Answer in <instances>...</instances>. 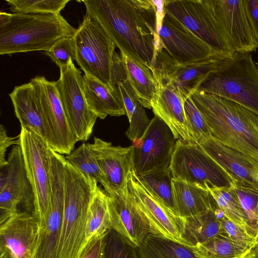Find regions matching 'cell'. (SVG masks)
<instances>
[{
	"label": "cell",
	"instance_id": "1",
	"mask_svg": "<svg viewBox=\"0 0 258 258\" xmlns=\"http://www.w3.org/2000/svg\"><path fill=\"white\" fill-rule=\"evenodd\" d=\"M86 15L102 27L116 47L152 72L161 44L158 31L161 1L84 0Z\"/></svg>",
	"mask_w": 258,
	"mask_h": 258
},
{
	"label": "cell",
	"instance_id": "2",
	"mask_svg": "<svg viewBox=\"0 0 258 258\" xmlns=\"http://www.w3.org/2000/svg\"><path fill=\"white\" fill-rule=\"evenodd\" d=\"M191 98L213 137L258 160L257 114L236 102L199 90Z\"/></svg>",
	"mask_w": 258,
	"mask_h": 258
},
{
	"label": "cell",
	"instance_id": "3",
	"mask_svg": "<svg viewBox=\"0 0 258 258\" xmlns=\"http://www.w3.org/2000/svg\"><path fill=\"white\" fill-rule=\"evenodd\" d=\"M77 29L59 14L0 13V54L48 51Z\"/></svg>",
	"mask_w": 258,
	"mask_h": 258
},
{
	"label": "cell",
	"instance_id": "4",
	"mask_svg": "<svg viewBox=\"0 0 258 258\" xmlns=\"http://www.w3.org/2000/svg\"><path fill=\"white\" fill-rule=\"evenodd\" d=\"M197 90L236 102L258 115V68L251 53L235 52L224 59Z\"/></svg>",
	"mask_w": 258,
	"mask_h": 258
},
{
	"label": "cell",
	"instance_id": "5",
	"mask_svg": "<svg viewBox=\"0 0 258 258\" xmlns=\"http://www.w3.org/2000/svg\"><path fill=\"white\" fill-rule=\"evenodd\" d=\"M95 182H89L66 160L63 220L56 258H78L86 245L87 213Z\"/></svg>",
	"mask_w": 258,
	"mask_h": 258
},
{
	"label": "cell",
	"instance_id": "6",
	"mask_svg": "<svg viewBox=\"0 0 258 258\" xmlns=\"http://www.w3.org/2000/svg\"><path fill=\"white\" fill-rule=\"evenodd\" d=\"M75 60L85 75L111 85L114 42L101 25L86 14L73 36Z\"/></svg>",
	"mask_w": 258,
	"mask_h": 258
},
{
	"label": "cell",
	"instance_id": "7",
	"mask_svg": "<svg viewBox=\"0 0 258 258\" xmlns=\"http://www.w3.org/2000/svg\"><path fill=\"white\" fill-rule=\"evenodd\" d=\"M170 170L174 179L206 189L230 187L234 179L197 144L177 140Z\"/></svg>",
	"mask_w": 258,
	"mask_h": 258
},
{
	"label": "cell",
	"instance_id": "8",
	"mask_svg": "<svg viewBox=\"0 0 258 258\" xmlns=\"http://www.w3.org/2000/svg\"><path fill=\"white\" fill-rule=\"evenodd\" d=\"M26 170L34 195V216L44 225L50 196L49 145L31 130L21 127L18 136Z\"/></svg>",
	"mask_w": 258,
	"mask_h": 258
},
{
	"label": "cell",
	"instance_id": "9",
	"mask_svg": "<svg viewBox=\"0 0 258 258\" xmlns=\"http://www.w3.org/2000/svg\"><path fill=\"white\" fill-rule=\"evenodd\" d=\"M176 140L166 123L155 115L143 135L132 141L133 167L136 175L169 169Z\"/></svg>",
	"mask_w": 258,
	"mask_h": 258
},
{
	"label": "cell",
	"instance_id": "10",
	"mask_svg": "<svg viewBox=\"0 0 258 258\" xmlns=\"http://www.w3.org/2000/svg\"><path fill=\"white\" fill-rule=\"evenodd\" d=\"M34 201L21 147L15 145L0 167V225L20 212L19 206L34 214Z\"/></svg>",
	"mask_w": 258,
	"mask_h": 258
},
{
	"label": "cell",
	"instance_id": "11",
	"mask_svg": "<svg viewBox=\"0 0 258 258\" xmlns=\"http://www.w3.org/2000/svg\"><path fill=\"white\" fill-rule=\"evenodd\" d=\"M56 85L65 115L78 141L91 136L97 116L90 109L83 89V76L70 59L67 67L60 70Z\"/></svg>",
	"mask_w": 258,
	"mask_h": 258
},
{
	"label": "cell",
	"instance_id": "12",
	"mask_svg": "<svg viewBox=\"0 0 258 258\" xmlns=\"http://www.w3.org/2000/svg\"><path fill=\"white\" fill-rule=\"evenodd\" d=\"M163 2L165 12L182 23L216 53L228 56L235 53L217 23L209 0Z\"/></svg>",
	"mask_w": 258,
	"mask_h": 258
},
{
	"label": "cell",
	"instance_id": "13",
	"mask_svg": "<svg viewBox=\"0 0 258 258\" xmlns=\"http://www.w3.org/2000/svg\"><path fill=\"white\" fill-rule=\"evenodd\" d=\"M35 87L47 131L49 146L55 152L69 155L78 142L63 111L56 81L37 76L30 80Z\"/></svg>",
	"mask_w": 258,
	"mask_h": 258
},
{
	"label": "cell",
	"instance_id": "14",
	"mask_svg": "<svg viewBox=\"0 0 258 258\" xmlns=\"http://www.w3.org/2000/svg\"><path fill=\"white\" fill-rule=\"evenodd\" d=\"M158 31L162 47L177 63L193 62L219 54L165 12L163 4L160 5L158 11Z\"/></svg>",
	"mask_w": 258,
	"mask_h": 258
},
{
	"label": "cell",
	"instance_id": "15",
	"mask_svg": "<svg viewBox=\"0 0 258 258\" xmlns=\"http://www.w3.org/2000/svg\"><path fill=\"white\" fill-rule=\"evenodd\" d=\"M66 160L60 156L50 159V196L44 225L39 227L34 258H56L61 233L64 199Z\"/></svg>",
	"mask_w": 258,
	"mask_h": 258
},
{
	"label": "cell",
	"instance_id": "16",
	"mask_svg": "<svg viewBox=\"0 0 258 258\" xmlns=\"http://www.w3.org/2000/svg\"><path fill=\"white\" fill-rule=\"evenodd\" d=\"M128 186L147 222L150 234L185 246L182 237L183 218L174 214L148 189L134 170L129 175Z\"/></svg>",
	"mask_w": 258,
	"mask_h": 258
},
{
	"label": "cell",
	"instance_id": "17",
	"mask_svg": "<svg viewBox=\"0 0 258 258\" xmlns=\"http://www.w3.org/2000/svg\"><path fill=\"white\" fill-rule=\"evenodd\" d=\"M229 56L217 54L204 60L179 63L162 48L156 52L152 73L171 82L186 100L198 90L206 77Z\"/></svg>",
	"mask_w": 258,
	"mask_h": 258
},
{
	"label": "cell",
	"instance_id": "18",
	"mask_svg": "<svg viewBox=\"0 0 258 258\" xmlns=\"http://www.w3.org/2000/svg\"><path fill=\"white\" fill-rule=\"evenodd\" d=\"M214 18L235 52L250 53L258 49V40L250 25L243 0H209Z\"/></svg>",
	"mask_w": 258,
	"mask_h": 258
},
{
	"label": "cell",
	"instance_id": "19",
	"mask_svg": "<svg viewBox=\"0 0 258 258\" xmlns=\"http://www.w3.org/2000/svg\"><path fill=\"white\" fill-rule=\"evenodd\" d=\"M91 145L106 181L105 192L108 195L121 194L128 187L129 175L133 170L134 146H114L96 137Z\"/></svg>",
	"mask_w": 258,
	"mask_h": 258
},
{
	"label": "cell",
	"instance_id": "20",
	"mask_svg": "<svg viewBox=\"0 0 258 258\" xmlns=\"http://www.w3.org/2000/svg\"><path fill=\"white\" fill-rule=\"evenodd\" d=\"M153 75L157 84L156 94L151 105L154 114L166 123L176 140L196 144L187 128L184 111L186 100L171 82Z\"/></svg>",
	"mask_w": 258,
	"mask_h": 258
},
{
	"label": "cell",
	"instance_id": "21",
	"mask_svg": "<svg viewBox=\"0 0 258 258\" xmlns=\"http://www.w3.org/2000/svg\"><path fill=\"white\" fill-rule=\"evenodd\" d=\"M109 196L112 229L129 244L137 248L150 234V231L128 186L121 194Z\"/></svg>",
	"mask_w": 258,
	"mask_h": 258
},
{
	"label": "cell",
	"instance_id": "22",
	"mask_svg": "<svg viewBox=\"0 0 258 258\" xmlns=\"http://www.w3.org/2000/svg\"><path fill=\"white\" fill-rule=\"evenodd\" d=\"M39 233V220L28 211H20L0 225V244L18 258H34Z\"/></svg>",
	"mask_w": 258,
	"mask_h": 258
},
{
	"label": "cell",
	"instance_id": "23",
	"mask_svg": "<svg viewBox=\"0 0 258 258\" xmlns=\"http://www.w3.org/2000/svg\"><path fill=\"white\" fill-rule=\"evenodd\" d=\"M198 145L234 180L244 181L258 188V160L226 146L212 136Z\"/></svg>",
	"mask_w": 258,
	"mask_h": 258
},
{
	"label": "cell",
	"instance_id": "24",
	"mask_svg": "<svg viewBox=\"0 0 258 258\" xmlns=\"http://www.w3.org/2000/svg\"><path fill=\"white\" fill-rule=\"evenodd\" d=\"M21 127L32 131L48 144L49 138L40 102L33 83L16 86L9 94Z\"/></svg>",
	"mask_w": 258,
	"mask_h": 258
},
{
	"label": "cell",
	"instance_id": "25",
	"mask_svg": "<svg viewBox=\"0 0 258 258\" xmlns=\"http://www.w3.org/2000/svg\"><path fill=\"white\" fill-rule=\"evenodd\" d=\"M83 89L90 109L98 118L103 119L108 115L120 116L125 114L116 86L106 85L85 74Z\"/></svg>",
	"mask_w": 258,
	"mask_h": 258
},
{
	"label": "cell",
	"instance_id": "26",
	"mask_svg": "<svg viewBox=\"0 0 258 258\" xmlns=\"http://www.w3.org/2000/svg\"><path fill=\"white\" fill-rule=\"evenodd\" d=\"M178 216H196L218 208L210 191L185 181L172 178Z\"/></svg>",
	"mask_w": 258,
	"mask_h": 258
},
{
	"label": "cell",
	"instance_id": "27",
	"mask_svg": "<svg viewBox=\"0 0 258 258\" xmlns=\"http://www.w3.org/2000/svg\"><path fill=\"white\" fill-rule=\"evenodd\" d=\"M216 209L183 218L182 237L185 246L205 243L224 231Z\"/></svg>",
	"mask_w": 258,
	"mask_h": 258
},
{
	"label": "cell",
	"instance_id": "28",
	"mask_svg": "<svg viewBox=\"0 0 258 258\" xmlns=\"http://www.w3.org/2000/svg\"><path fill=\"white\" fill-rule=\"evenodd\" d=\"M110 202L109 195L95 182L87 217L86 243L94 236L105 234L112 229Z\"/></svg>",
	"mask_w": 258,
	"mask_h": 258
},
{
	"label": "cell",
	"instance_id": "29",
	"mask_svg": "<svg viewBox=\"0 0 258 258\" xmlns=\"http://www.w3.org/2000/svg\"><path fill=\"white\" fill-rule=\"evenodd\" d=\"M127 80L136 94L140 103L145 107L151 108L155 97L157 84L151 70L141 62L120 52Z\"/></svg>",
	"mask_w": 258,
	"mask_h": 258
},
{
	"label": "cell",
	"instance_id": "30",
	"mask_svg": "<svg viewBox=\"0 0 258 258\" xmlns=\"http://www.w3.org/2000/svg\"><path fill=\"white\" fill-rule=\"evenodd\" d=\"M116 87L130 122L125 135L133 141L143 135L151 119L127 80L118 83Z\"/></svg>",
	"mask_w": 258,
	"mask_h": 258
},
{
	"label": "cell",
	"instance_id": "31",
	"mask_svg": "<svg viewBox=\"0 0 258 258\" xmlns=\"http://www.w3.org/2000/svg\"><path fill=\"white\" fill-rule=\"evenodd\" d=\"M137 249L139 258H199L189 247L151 234Z\"/></svg>",
	"mask_w": 258,
	"mask_h": 258
},
{
	"label": "cell",
	"instance_id": "32",
	"mask_svg": "<svg viewBox=\"0 0 258 258\" xmlns=\"http://www.w3.org/2000/svg\"><path fill=\"white\" fill-rule=\"evenodd\" d=\"M188 247L199 258H244L249 252L235 245L224 231L205 243Z\"/></svg>",
	"mask_w": 258,
	"mask_h": 258
},
{
	"label": "cell",
	"instance_id": "33",
	"mask_svg": "<svg viewBox=\"0 0 258 258\" xmlns=\"http://www.w3.org/2000/svg\"><path fill=\"white\" fill-rule=\"evenodd\" d=\"M209 190L224 215L251 236L247 216L233 187L214 188Z\"/></svg>",
	"mask_w": 258,
	"mask_h": 258
},
{
	"label": "cell",
	"instance_id": "34",
	"mask_svg": "<svg viewBox=\"0 0 258 258\" xmlns=\"http://www.w3.org/2000/svg\"><path fill=\"white\" fill-rule=\"evenodd\" d=\"M65 158L89 182H99L106 188V181L96 160L91 144H82Z\"/></svg>",
	"mask_w": 258,
	"mask_h": 258
},
{
	"label": "cell",
	"instance_id": "35",
	"mask_svg": "<svg viewBox=\"0 0 258 258\" xmlns=\"http://www.w3.org/2000/svg\"><path fill=\"white\" fill-rule=\"evenodd\" d=\"M141 181L174 214L178 216L170 168L138 176Z\"/></svg>",
	"mask_w": 258,
	"mask_h": 258
},
{
	"label": "cell",
	"instance_id": "36",
	"mask_svg": "<svg viewBox=\"0 0 258 258\" xmlns=\"http://www.w3.org/2000/svg\"><path fill=\"white\" fill-rule=\"evenodd\" d=\"M232 186L247 216L250 235L256 239L258 233V188L248 182L238 180H233Z\"/></svg>",
	"mask_w": 258,
	"mask_h": 258
},
{
	"label": "cell",
	"instance_id": "37",
	"mask_svg": "<svg viewBox=\"0 0 258 258\" xmlns=\"http://www.w3.org/2000/svg\"><path fill=\"white\" fill-rule=\"evenodd\" d=\"M15 13L59 14L70 0H6Z\"/></svg>",
	"mask_w": 258,
	"mask_h": 258
},
{
	"label": "cell",
	"instance_id": "38",
	"mask_svg": "<svg viewBox=\"0 0 258 258\" xmlns=\"http://www.w3.org/2000/svg\"><path fill=\"white\" fill-rule=\"evenodd\" d=\"M184 111L188 133L196 144H199L212 136L207 123L191 97L185 100Z\"/></svg>",
	"mask_w": 258,
	"mask_h": 258
},
{
	"label": "cell",
	"instance_id": "39",
	"mask_svg": "<svg viewBox=\"0 0 258 258\" xmlns=\"http://www.w3.org/2000/svg\"><path fill=\"white\" fill-rule=\"evenodd\" d=\"M105 258H139L137 249L113 229L106 235Z\"/></svg>",
	"mask_w": 258,
	"mask_h": 258
},
{
	"label": "cell",
	"instance_id": "40",
	"mask_svg": "<svg viewBox=\"0 0 258 258\" xmlns=\"http://www.w3.org/2000/svg\"><path fill=\"white\" fill-rule=\"evenodd\" d=\"M220 219L223 229L235 245L248 252L256 246L255 238L251 236L243 228L225 215Z\"/></svg>",
	"mask_w": 258,
	"mask_h": 258
},
{
	"label": "cell",
	"instance_id": "41",
	"mask_svg": "<svg viewBox=\"0 0 258 258\" xmlns=\"http://www.w3.org/2000/svg\"><path fill=\"white\" fill-rule=\"evenodd\" d=\"M59 68H66L70 59L75 60V52L73 37H64L57 41L49 50L45 51Z\"/></svg>",
	"mask_w": 258,
	"mask_h": 258
},
{
	"label": "cell",
	"instance_id": "42",
	"mask_svg": "<svg viewBox=\"0 0 258 258\" xmlns=\"http://www.w3.org/2000/svg\"><path fill=\"white\" fill-rule=\"evenodd\" d=\"M106 234L96 235L90 239L78 258H105Z\"/></svg>",
	"mask_w": 258,
	"mask_h": 258
},
{
	"label": "cell",
	"instance_id": "43",
	"mask_svg": "<svg viewBox=\"0 0 258 258\" xmlns=\"http://www.w3.org/2000/svg\"><path fill=\"white\" fill-rule=\"evenodd\" d=\"M127 80V76L120 55L114 52L112 62L111 85L116 86L118 83Z\"/></svg>",
	"mask_w": 258,
	"mask_h": 258
},
{
	"label": "cell",
	"instance_id": "44",
	"mask_svg": "<svg viewBox=\"0 0 258 258\" xmlns=\"http://www.w3.org/2000/svg\"><path fill=\"white\" fill-rule=\"evenodd\" d=\"M11 137L7 135V131L3 125H0V167L7 163L6 152L7 148L13 145H19V140Z\"/></svg>",
	"mask_w": 258,
	"mask_h": 258
},
{
	"label": "cell",
	"instance_id": "45",
	"mask_svg": "<svg viewBox=\"0 0 258 258\" xmlns=\"http://www.w3.org/2000/svg\"><path fill=\"white\" fill-rule=\"evenodd\" d=\"M250 25L258 40V1L243 0Z\"/></svg>",
	"mask_w": 258,
	"mask_h": 258
},
{
	"label": "cell",
	"instance_id": "46",
	"mask_svg": "<svg viewBox=\"0 0 258 258\" xmlns=\"http://www.w3.org/2000/svg\"><path fill=\"white\" fill-rule=\"evenodd\" d=\"M0 258H18L7 246L0 244Z\"/></svg>",
	"mask_w": 258,
	"mask_h": 258
},
{
	"label": "cell",
	"instance_id": "47",
	"mask_svg": "<svg viewBox=\"0 0 258 258\" xmlns=\"http://www.w3.org/2000/svg\"><path fill=\"white\" fill-rule=\"evenodd\" d=\"M244 258H258V246L252 248Z\"/></svg>",
	"mask_w": 258,
	"mask_h": 258
},
{
	"label": "cell",
	"instance_id": "48",
	"mask_svg": "<svg viewBox=\"0 0 258 258\" xmlns=\"http://www.w3.org/2000/svg\"><path fill=\"white\" fill-rule=\"evenodd\" d=\"M256 243H257V246H258V233H257V236L256 237Z\"/></svg>",
	"mask_w": 258,
	"mask_h": 258
},
{
	"label": "cell",
	"instance_id": "49",
	"mask_svg": "<svg viewBox=\"0 0 258 258\" xmlns=\"http://www.w3.org/2000/svg\"><path fill=\"white\" fill-rule=\"evenodd\" d=\"M257 215H258V202H257Z\"/></svg>",
	"mask_w": 258,
	"mask_h": 258
},
{
	"label": "cell",
	"instance_id": "50",
	"mask_svg": "<svg viewBox=\"0 0 258 258\" xmlns=\"http://www.w3.org/2000/svg\"><path fill=\"white\" fill-rule=\"evenodd\" d=\"M255 64H256V66H257V68H258V62H255Z\"/></svg>",
	"mask_w": 258,
	"mask_h": 258
}]
</instances>
